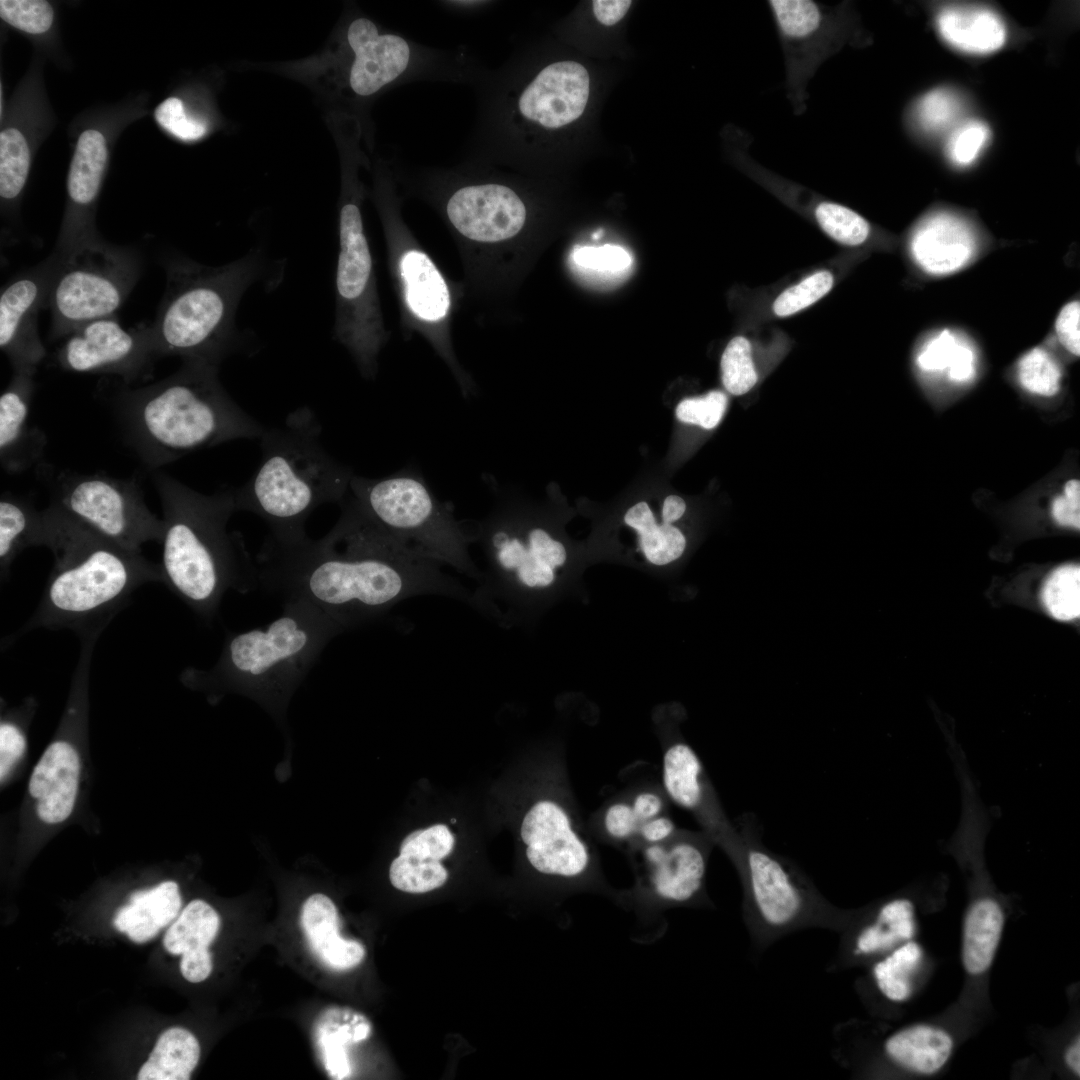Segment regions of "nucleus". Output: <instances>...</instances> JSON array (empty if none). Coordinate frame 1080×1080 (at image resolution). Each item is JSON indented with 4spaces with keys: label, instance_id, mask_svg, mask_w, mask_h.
<instances>
[{
    "label": "nucleus",
    "instance_id": "1",
    "mask_svg": "<svg viewBox=\"0 0 1080 1080\" xmlns=\"http://www.w3.org/2000/svg\"><path fill=\"white\" fill-rule=\"evenodd\" d=\"M324 537L269 535L256 563L258 583L283 602L305 601L345 630L372 621L402 601L440 595L469 603V592L441 563L373 521L348 494Z\"/></svg>",
    "mask_w": 1080,
    "mask_h": 1080
},
{
    "label": "nucleus",
    "instance_id": "2",
    "mask_svg": "<svg viewBox=\"0 0 1080 1080\" xmlns=\"http://www.w3.org/2000/svg\"><path fill=\"white\" fill-rule=\"evenodd\" d=\"M34 546L50 549L54 564L34 613L9 642L38 628L70 629L80 638L100 635L138 587L163 582L160 563L51 503L41 510Z\"/></svg>",
    "mask_w": 1080,
    "mask_h": 1080
},
{
    "label": "nucleus",
    "instance_id": "3",
    "mask_svg": "<svg viewBox=\"0 0 1080 1080\" xmlns=\"http://www.w3.org/2000/svg\"><path fill=\"white\" fill-rule=\"evenodd\" d=\"M218 369L183 361L156 383L120 390L114 400L118 424L146 467L155 470L198 450L261 437L265 427L230 397Z\"/></svg>",
    "mask_w": 1080,
    "mask_h": 1080
},
{
    "label": "nucleus",
    "instance_id": "4",
    "mask_svg": "<svg viewBox=\"0 0 1080 1080\" xmlns=\"http://www.w3.org/2000/svg\"><path fill=\"white\" fill-rule=\"evenodd\" d=\"M152 480L163 510V583L211 620L228 589L247 592L258 583L242 536L227 531L237 511L235 489L203 494L157 470Z\"/></svg>",
    "mask_w": 1080,
    "mask_h": 1080
},
{
    "label": "nucleus",
    "instance_id": "5",
    "mask_svg": "<svg viewBox=\"0 0 1080 1080\" xmlns=\"http://www.w3.org/2000/svg\"><path fill=\"white\" fill-rule=\"evenodd\" d=\"M321 425L309 407H299L285 421L265 428L258 469L235 489L237 510L261 517L270 535L292 537L320 505L341 503L353 472L330 455L321 442Z\"/></svg>",
    "mask_w": 1080,
    "mask_h": 1080
},
{
    "label": "nucleus",
    "instance_id": "6",
    "mask_svg": "<svg viewBox=\"0 0 1080 1080\" xmlns=\"http://www.w3.org/2000/svg\"><path fill=\"white\" fill-rule=\"evenodd\" d=\"M261 271L259 251L216 267L183 256L167 259L166 289L149 325L156 357L219 366L238 347L237 308Z\"/></svg>",
    "mask_w": 1080,
    "mask_h": 1080
},
{
    "label": "nucleus",
    "instance_id": "7",
    "mask_svg": "<svg viewBox=\"0 0 1080 1080\" xmlns=\"http://www.w3.org/2000/svg\"><path fill=\"white\" fill-rule=\"evenodd\" d=\"M344 631L305 601L283 602L282 614L266 627L228 634L211 669L190 667L182 678L279 701L306 675L327 643Z\"/></svg>",
    "mask_w": 1080,
    "mask_h": 1080
},
{
    "label": "nucleus",
    "instance_id": "8",
    "mask_svg": "<svg viewBox=\"0 0 1080 1080\" xmlns=\"http://www.w3.org/2000/svg\"><path fill=\"white\" fill-rule=\"evenodd\" d=\"M724 846L741 879L743 917L755 953L802 929H845L849 911L831 904L793 861L768 849L753 816Z\"/></svg>",
    "mask_w": 1080,
    "mask_h": 1080
},
{
    "label": "nucleus",
    "instance_id": "9",
    "mask_svg": "<svg viewBox=\"0 0 1080 1080\" xmlns=\"http://www.w3.org/2000/svg\"><path fill=\"white\" fill-rule=\"evenodd\" d=\"M349 495L371 521L416 552L479 578L470 555L472 529L456 519L452 505L440 501L419 473L404 469L378 479L353 475Z\"/></svg>",
    "mask_w": 1080,
    "mask_h": 1080
},
{
    "label": "nucleus",
    "instance_id": "10",
    "mask_svg": "<svg viewBox=\"0 0 1080 1080\" xmlns=\"http://www.w3.org/2000/svg\"><path fill=\"white\" fill-rule=\"evenodd\" d=\"M46 309H50V339L66 338L82 325L110 317L125 302L142 270L137 251L99 237L58 253Z\"/></svg>",
    "mask_w": 1080,
    "mask_h": 1080
},
{
    "label": "nucleus",
    "instance_id": "11",
    "mask_svg": "<svg viewBox=\"0 0 1080 1080\" xmlns=\"http://www.w3.org/2000/svg\"><path fill=\"white\" fill-rule=\"evenodd\" d=\"M422 174L442 190V209L449 224L471 241H505L526 224L524 200L497 176L495 166L464 161L455 168L429 169Z\"/></svg>",
    "mask_w": 1080,
    "mask_h": 1080
},
{
    "label": "nucleus",
    "instance_id": "12",
    "mask_svg": "<svg viewBox=\"0 0 1080 1080\" xmlns=\"http://www.w3.org/2000/svg\"><path fill=\"white\" fill-rule=\"evenodd\" d=\"M51 504L133 551L162 540L163 521L148 508L135 479L62 472L55 480Z\"/></svg>",
    "mask_w": 1080,
    "mask_h": 1080
},
{
    "label": "nucleus",
    "instance_id": "13",
    "mask_svg": "<svg viewBox=\"0 0 1080 1080\" xmlns=\"http://www.w3.org/2000/svg\"><path fill=\"white\" fill-rule=\"evenodd\" d=\"M66 371L119 376L131 384L150 377L154 362L149 325L124 329L113 315L88 322L66 337L57 351Z\"/></svg>",
    "mask_w": 1080,
    "mask_h": 1080
},
{
    "label": "nucleus",
    "instance_id": "14",
    "mask_svg": "<svg viewBox=\"0 0 1080 1080\" xmlns=\"http://www.w3.org/2000/svg\"><path fill=\"white\" fill-rule=\"evenodd\" d=\"M51 254L3 286L0 295V348L13 372L34 374L46 356L39 336L38 313L46 300L54 268Z\"/></svg>",
    "mask_w": 1080,
    "mask_h": 1080
},
{
    "label": "nucleus",
    "instance_id": "15",
    "mask_svg": "<svg viewBox=\"0 0 1080 1080\" xmlns=\"http://www.w3.org/2000/svg\"><path fill=\"white\" fill-rule=\"evenodd\" d=\"M520 834L529 864L541 874L585 880L594 868L588 845L553 801L535 803L523 818Z\"/></svg>",
    "mask_w": 1080,
    "mask_h": 1080
},
{
    "label": "nucleus",
    "instance_id": "16",
    "mask_svg": "<svg viewBox=\"0 0 1080 1080\" xmlns=\"http://www.w3.org/2000/svg\"><path fill=\"white\" fill-rule=\"evenodd\" d=\"M710 847L701 838H683L669 846L649 844L643 855L648 868L647 893L657 909L704 904Z\"/></svg>",
    "mask_w": 1080,
    "mask_h": 1080
},
{
    "label": "nucleus",
    "instance_id": "17",
    "mask_svg": "<svg viewBox=\"0 0 1080 1080\" xmlns=\"http://www.w3.org/2000/svg\"><path fill=\"white\" fill-rule=\"evenodd\" d=\"M34 374L13 372L0 396V463L8 474H19L43 456L46 435L30 421Z\"/></svg>",
    "mask_w": 1080,
    "mask_h": 1080
},
{
    "label": "nucleus",
    "instance_id": "18",
    "mask_svg": "<svg viewBox=\"0 0 1080 1080\" xmlns=\"http://www.w3.org/2000/svg\"><path fill=\"white\" fill-rule=\"evenodd\" d=\"M80 758L66 740H55L45 749L31 774L28 789L36 812L47 824L66 820L73 811L80 777Z\"/></svg>",
    "mask_w": 1080,
    "mask_h": 1080
},
{
    "label": "nucleus",
    "instance_id": "19",
    "mask_svg": "<svg viewBox=\"0 0 1080 1080\" xmlns=\"http://www.w3.org/2000/svg\"><path fill=\"white\" fill-rule=\"evenodd\" d=\"M976 240L971 227L960 217L945 212L923 219L911 239V252L927 273H953L972 258Z\"/></svg>",
    "mask_w": 1080,
    "mask_h": 1080
},
{
    "label": "nucleus",
    "instance_id": "20",
    "mask_svg": "<svg viewBox=\"0 0 1080 1080\" xmlns=\"http://www.w3.org/2000/svg\"><path fill=\"white\" fill-rule=\"evenodd\" d=\"M220 927L216 910L201 899L191 901L178 915L163 938L164 948L181 955L180 971L192 983L204 981L212 971L208 948Z\"/></svg>",
    "mask_w": 1080,
    "mask_h": 1080
},
{
    "label": "nucleus",
    "instance_id": "21",
    "mask_svg": "<svg viewBox=\"0 0 1080 1080\" xmlns=\"http://www.w3.org/2000/svg\"><path fill=\"white\" fill-rule=\"evenodd\" d=\"M915 908L906 897L884 901L873 919L843 938L840 953L835 955L828 968L836 972L847 958H860L891 951L910 940L915 932Z\"/></svg>",
    "mask_w": 1080,
    "mask_h": 1080
},
{
    "label": "nucleus",
    "instance_id": "22",
    "mask_svg": "<svg viewBox=\"0 0 1080 1080\" xmlns=\"http://www.w3.org/2000/svg\"><path fill=\"white\" fill-rule=\"evenodd\" d=\"M300 922L311 951L328 968L345 971L364 960V945L340 936L338 910L329 896L310 895L302 904Z\"/></svg>",
    "mask_w": 1080,
    "mask_h": 1080
},
{
    "label": "nucleus",
    "instance_id": "23",
    "mask_svg": "<svg viewBox=\"0 0 1080 1080\" xmlns=\"http://www.w3.org/2000/svg\"><path fill=\"white\" fill-rule=\"evenodd\" d=\"M181 906L178 884L165 881L132 894L129 903L117 911L113 924L133 942L144 943L175 920Z\"/></svg>",
    "mask_w": 1080,
    "mask_h": 1080
},
{
    "label": "nucleus",
    "instance_id": "24",
    "mask_svg": "<svg viewBox=\"0 0 1080 1080\" xmlns=\"http://www.w3.org/2000/svg\"><path fill=\"white\" fill-rule=\"evenodd\" d=\"M398 271L406 303L414 315L428 322L439 321L447 315L450 308L447 284L424 252L405 251L399 258Z\"/></svg>",
    "mask_w": 1080,
    "mask_h": 1080
},
{
    "label": "nucleus",
    "instance_id": "25",
    "mask_svg": "<svg viewBox=\"0 0 1080 1080\" xmlns=\"http://www.w3.org/2000/svg\"><path fill=\"white\" fill-rule=\"evenodd\" d=\"M943 39L958 50L988 54L1003 46L1006 30L994 12L981 7L950 6L937 17Z\"/></svg>",
    "mask_w": 1080,
    "mask_h": 1080
},
{
    "label": "nucleus",
    "instance_id": "26",
    "mask_svg": "<svg viewBox=\"0 0 1080 1080\" xmlns=\"http://www.w3.org/2000/svg\"><path fill=\"white\" fill-rule=\"evenodd\" d=\"M953 1042L943 1030L916 1025L901 1029L889 1036L884 1043L887 1057L908 1070L932 1074L948 1060Z\"/></svg>",
    "mask_w": 1080,
    "mask_h": 1080
},
{
    "label": "nucleus",
    "instance_id": "27",
    "mask_svg": "<svg viewBox=\"0 0 1080 1080\" xmlns=\"http://www.w3.org/2000/svg\"><path fill=\"white\" fill-rule=\"evenodd\" d=\"M662 781L666 794L676 805L695 813H707L704 768L689 745L679 742L667 748L662 761Z\"/></svg>",
    "mask_w": 1080,
    "mask_h": 1080
},
{
    "label": "nucleus",
    "instance_id": "28",
    "mask_svg": "<svg viewBox=\"0 0 1080 1080\" xmlns=\"http://www.w3.org/2000/svg\"><path fill=\"white\" fill-rule=\"evenodd\" d=\"M1004 924L999 903L989 897L970 906L964 925L963 964L973 975L986 971L993 960Z\"/></svg>",
    "mask_w": 1080,
    "mask_h": 1080
},
{
    "label": "nucleus",
    "instance_id": "29",
    "mask_svg": "<svg viewBox=\"0 0 1080 1080\" xmlns=\"http://www.w3.org/2000/svg\"><path fill=\"white\" fill-rule=\"evenodd\" d=\"M200 1057L196 1037L180 1027L164 1031L148 1060L138 1072L139 1080H187Z\"/></svg>",
    "mask_w": 1080,
    "mask_h": 1080
},
{
    "label": "nucleus",
    "instance_id": "30",
    "mask_svg": "<svg viewBox=\"0 0 1080 1080\" xmlns=\"http://www.w3.org/2000/svg\"><path fill=\"white\" fill-rule=\"evenodd\" d=\"M41 511L28 499L4 492L0 498V576L5 580L16 557L34 546Z\"/></svg>",
    "mask_w": 1080,
    "mask_h": 1080
},
{
    "label": "nucleus",
    "instance_id": "31",
    "mask_svg": "<svg viewBox=\"0 0 1080 1080\" xmlns=\"http://www.w3.org/2000/svg\"><path fill=\"white\" fill-rule=\"evenodd\" d=\"M333 1020L327 1030L320 1032L318 1046L329 1075L344 1079L351 1073L346 1046L368 1039L371 1024L367 1017L351 1009L334 1011Z\"/></svg>",
    "mask_w": 1080,
    "mask_h": 1080
},
{
    "label": "nucleus",
    "instance_id": "32",
    "mask_svg": "<svg viewBox=\"0 0 1080 1080\" xmlns=\"http://www.w3.org/2000/svg\"><path fill=\"white\" fill-rule=\"evenodd\" d=\"M921 957L920 946L910 941L892 949L887 956L874 964L873 980L887 1000L902 1002L910 996L911 978Z\"/></svg>",
    "mask_w": 1080,
    "mask_h": 1080
},
{
    "label": "nucleus",
    "instance_id": "33",
    "mask_svg": "<svg viewBox=\"0 0 1080 1080\" xmlns=\"http://www.w3.org/2000/svg\"><path fill=\"white\" fill-rule=\"evenodd\" d=\"M30 169V150L23 133L14 127L0 132V196L11 202L21 194Z\"/></svg>",
    "mask_w": 1080,
    "mask_h": 1080
},
{
    "label": "nucleus",
    "instance_id": "34",
    "mask_svg": "<svg viewBox=\"0 0 1080 1080\" xmlns=\"http://www.w3.org/2000/svg\"><path fill=\"white\" fill-rule=\"evenodd\" d=\"M389 879L400 891L420 894L444 885L448 872L439 860L399 853L390 865Z\"/></svg>",
    "mask_w": 1080,
    "mask_h": 1080
},
{
    "label": "nucleus",
    "instance_id": "35",
    "mask_svg": "<svg viewBox=\"0 0 1080 1080\" xmlns=\"http://www.w3.org/2000/svg\"><path fill=\"white\" fill-rule=\"evenodd\" d=\"M1042 599L1051 616L1070 621L1080 615V568L1069 564L1055 569L1046 579Z\"/></svg>",
    "mask_w": 1080,
    "mask_h": 1080
},
{
    "label": "nucleus",
    "instance_id": "36",
    "mask_svg": "<svg viewBox=\"0 0 1080 1080\" xmlns=\"http://www.w3.org/2000/svg\"><path fill=\"white\" fill-rule=\"evenodd\" d=\"M814 216L828 236L844 245H860L870 233L869 223L860 214L838 203H818Z\"/></svg>",
    "mask_w": 1080,
    "mask_h": 1080
},
{
    "label": "nucleus",
    "instance_id": "37",
    "mask_svg": "<svg viewBox=\"0 0 1080 1080\" xmlns=\"http://www.w3.org/2000/svg\"><path fill=\"white\" fill-rule=\"evenodd\" d=\"M1061 369L1054 357L1045 349L1036 347L1027 352L1018 364V379L1027 391L1051 397L1061 387Z\"/></svg>",
    "mask_w": 1080,
    "mask_h": 1080
},
{
    "label": "nucleus",
    "instance_id": "38",
    "mask_svg": "<svg viewBox=\"0 0 1080 1080\" xmlns=\"http://www.w3.org/2000/svg\"><path fill=\"white\" fill-rule=\"evenodd\" d=\"M721 372L724 387L733 395L745 394L756 384L758 376L748 339L736 336L730 340L721 357Z\"/></svg>",
    "mask_w": 1080,
    "mask_h": 1080
},
{
    "label": "nucleus",
    "instance_id": "39",
    "mask_svg": "<svg viewBox=\"0 0 1080 1080\" xmlns=\"http://www.w3.org/2000/svg\"><path fill=\"white\" fill-rule=\"evenodd\" d=\"M962 109L959 96L951 90L941 88L920 99L915 108V118L923 130L937 133L954 124Z\"/></svg>",
    "mask_w": 1080,
    "mask_h": 1080
},
{
    "label": "nucleus",
    "instance_id": "40",
    "mask_svg": "<svg viewBox=\"0 0 1080 1080\" xmlns=\"http://www.w3.org/2000/svg\"><path fill=\"white\" fill-rule=\"evenodd\" d=\"M833 286V275L821 270L783 291L773 303L779 317L795 314L825 296Z\"/></svg>",
    "mask_w": 1080,
    "mask_h": 1080
},
{
    "label": "nucleus",
    "instance_id": "41",
    "mask_svg": "<svg viewBox=\"0 0 1080 1080\" xmlns=\"http://www.w3.org/2000/svg\"><path fill=\"white\" fill-rule=\"evenodd\" d=\"M0 17L23 32L42 34L52 26L54 11L43 0H1Z\"/></svg>",
    "mask_w": 1080,
    "mask_h": 1080
},
{
    "label": "nucleus",
    "instance_id": "42",
    "mask_svg": "<svg viewBox=\"0 0 1080 1080\" xmlns=\"http://www.w3.org/2000/svg\"><path fill=\"white\" fill-rule=\"evenodd\" d=\"M572 261L583 272L603 276L622 275L632 264L628 251L616 245L576 247L572 252Z\"/></svg>",
    "mask_w": 1080,
    "mask_h": 1080
},
{
    "label": "nucleus",
    "instance_id": "43",
    "mask_svg": "<svg viewBox=\"0 0 1080 1080\" xmlns=\"http://www.w3.org/2000/svg\"><path fill=\"white\" fill-rule=\"evenodd\" d=\"M641 547L646 558L653 564L665 565L680 557L686 540L674 526L653 523L640 533Z\"/></svg>",
    "mask_w": 1080,
    "mask_h": 1080
},
{
    "label": "nucleus",
    "instance_id": "44",
    "mask_svg": "<svg viewBox=\"0 0 1080 1080\" xmlns=\"http://www.w3.org/2000/svg\"><path fill=\"white\" fill-rule=\"evenodd\" d=\"M453 846L454 837L450 830L443 824H437L407 835L399 853L440 861L451 853Z\"/></svg>",
    "mask_w": 1080,
    "mask_h": 1080
},
{
    "label": "nucleus",
    "instance_id": "45",
    "mask_svg": "<svg viewBox=\"0 0 1080 1080\" xmlns=\"http://www.w3.org/2000/svg\"><path fill=\"white\" fill-rule=\"evenodd\" d=\"M154 117L164 130L183 141L198 140L207 132L206 124L190 117L182 101L176 97L162 101L156 107Z\"/></svg>",
    "mask_w": 1080,
    "mask_h": 1080
},
{
    "label": "nucleus",
    "instance_id": "46",
    "mask_svg": "<svg viewBox=\"0 0 1080 1080\" xmlns=\"http://www.w3.org/2000/svg\"><path fill=\"white\" fill-rule=\"evenodd\" d=\"M988 127L977 120H969L950 135L946 150L949 159L956 165L972 163L980 154L989 139Z\"/></svg>",
    "mask_w": 1080,
    "mask_h": 1080
},
{
    "label": "nucleus",
    "instance_id": "47",
    "mask_svg": "<svg viewBox=\"0 0 1080 1080\" xmlns=\"http://www.w3.org/2000/svg\"><path fill=\"white\" fill-rule=\"evenodd\" d=\"M727 406V397L721 391H711L705 396L687 398L676 408L679 420L712 429L718 425Z\"/></svg>",
    "mask_w": 1080,
    "mask_h": 1080
},
{
    "label": "nucleus",
    "instance_id": "48",
    "mask_svg": "<svg viewBox=\"0 0 1080 1080\" xmlns=\"http://www.w3.org/2000/svg\"><path fill=\"white\" fill-rule=\"evenodd\" d=\"M964 342L949 330H943L929 340L917 357L918 366L926 372L950 370Z\"/></svg>",
    "mask_w": 1080,
    "mask_h": 1080
},
{
    "label": "nucleus",
    "instance_id": "49",
    "mask_svg": "<svg viewBox=\"0 0 1080 1080\" xmlns=\"http://www.w3.org/2000/svg\"><path fill=\"white\" fill-rule=\"evenodd\" d=\"M26 749V737L21 727L12 720L0 724V777L8 775Z\"/></svg>",
    "mask_w": 1080,
    "mask_h": 1080
},
{
    "label": "nucleus",
    "instance_id": "50",
    "mask_svg": "<svg viewBox=\"0 0 1080 1080\" xmlns=\"http://www.w3.org/2000/svg\"><path fill=\"white\" fill-rule=\"evenodd\" d=\"M603 823L607 833L614 839L625 840L638 833L641 822L631 804L616 802L605 811Z\"/></svg>",
    "mask_w": 1080,
    "mask_h": 1080
},
{
    "label": "nucleus",
    "instance_id": "51",
    "mask_svg": "<svg viewBox=\"0 0 1080 1080\" xmlns=\"http://www.w3.org/2000/svg\"><path fill=\"white\" fill-rule=\"evenodd\" d=\"M1052 516L1062 526L1079 529L1080 527V481L1072 479L1066 482L1063 494L1052 503Z\"/></svg>",
    "mask_w": 1080,
    "mask_h": 1080
},
{
    "label": "nucleus",
    "instance_id": "52",
    "mask_svg": "<svg viewBox=\"0 0 1080 1080\" xmlns=\"http://www.w3.org/2000/svg\"><path fill=\"white\" fill-rule=\"evenodd\" d=\"M1080 303L1072 301L1066 304L1059 312L1055 331L1062 346L1075 356L1080 354Z\"/></svg>",
    "mask_w": 1080,
    "mask_h": 1080
},
{
    "label": "nucleus",
    "instance_id": "53",
    "mask_svg": "<svg viewBox=\"0 0 1080 1080\" xmlns=\"http://www.w3.org/2000/svg\"><path fill=\"white\" fill-rule=\"evenodd\" d=\"M632 5L630 0H594L593 12L601 24L612 26L618 23Z\"/></svg>",
    "mask_w": 1080,
    "mask_h": 1080
},
{
    "label": "nucleus",
    "instance_id": "54",
    "mask_svg": "<svg viewBox=\"0 0 1080 1080\" xmlns=\"http://www.w3.org/2000/svg\"><path fill=\"white\" fill-rule=\"evenodd\" d=\"M674 822L667 816H656L641 823L638 833L649 844L662 843L675 832Z\"/></svg>",
    "mask_w": 1080,
    "mask_h": 1080
},
{
    "label": "nucleus",
    "instance_id": "55",
    "mask_svg": "<svg viewBox=\"0 0 1080 1080\" xmlns=\"http://www.w3.org/2000/svg\"><path fill=\"white\" fill-rule=\"evenodd\" d=\"M631 806L639 821L643 823L661 813L663 800L657 793L646 791L638 793Z\"/></svg>",
    "mask_w": 1080,
    "mask_h": 1080
},
{
    "label": "nucleus",
    "instance_id": "56",
    "mask_svg": "<svg viewBox=\"0 0 1080 1080\" xmlns=\"http://www.w3.org/2000/svg\"><path fill=\"white\" fill-rule=\"evenodd\" d=\"M624 521L627 525L637 530L638 533L655 523L653 513L645 502H639L631 507L627 511Z\"/></svg>",
    "mask_w": 1080,
    "mask_h": 1080
},
{
    "label": "nucleus",
    "instance_id": "57",
    "mask_svg": "<svg viewBox=\"0 0 1080 1080\" xmlns=\"http://www.w3.org/2000/svg\"><path fill=\"white\" fill-rule=\"evenodd\" d=\"M686 504L684 500L676 495L668 496L662 509L663 523L670 524L678 520L685 512Z\"/></svg>",
    "mask_w": 1080,
    "mask_h": 1080
},
{
    "label": "nucleus",
    "instance_id": "58",
    "mask_svg": "<svg viewBox=\"0 0 1080 1080\" xmlns=\"http://www.w3.org/2000/svg\"><path fill=\"white\" fill-rule=\"evenodd\" d=\"M440 6L449 9L450 11L459 13H472L479 12L494 4L493 1H441Z\"/></svg>",
    "mask_w": 1080,
    "mask_h": 1080
},
{
    "label": "nucleus",
    "instance_id": "59",
    "mask_svg": "<svg viewBox=\"0 0 1080 1080\" xmlns=\"http://www.w3.org/2000/svg\"><path fill=\"white\" fill-rule=\"evenodd\" d=\"M1079 1055H1080V1042H1079V1038H1077V1040L1074 1042V1044L1072 1046H1070V1048L1067 1050L1066 1056H1065L1066 1063L1068 1064V1066L1077 1075L1080 1074V1065H1079L1080 1058H1079Z\"/></svg>",
    "mask_w": 1080,
    "mask_h": 1080
}]
</instances>
